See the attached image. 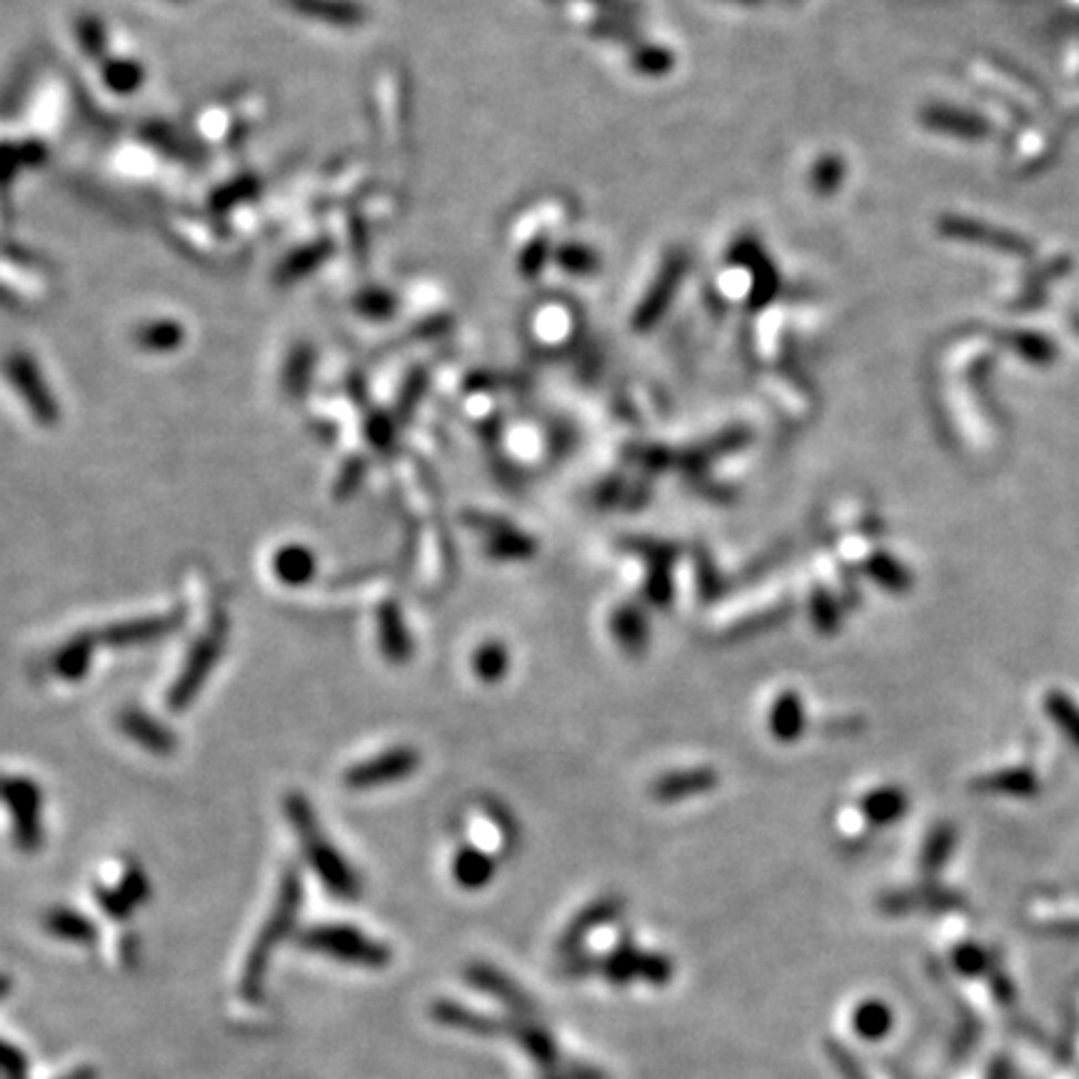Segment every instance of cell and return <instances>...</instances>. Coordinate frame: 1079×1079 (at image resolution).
<instances>
[{
  "instance_id": "obj_10",
  "label": "cell",
  "mask_w": 1079,
  "mask_h": 1079,
  "mask_svg": "<svg viewBox=\"0 0 1079 1079\" xmlns=\"http://www.w3.org/2000/svg\"><path fill=\"white\" fill-rule=\"evenodd\" d=\"M715 782H718L715 780V772L705 770V768L672 772L655 784L652 794L655 798L665 800V802H670V800H678V798H688V794H698V792L710 790Z\"/></svg>"
},
{
  "instance_id": "obj_7",
  "label": "cell",
  "mask_w": 1079,
  "mask_h": 1079,
  "mask_svg": "<svg viewBox=\"0 0 1079 1079\" xmlns=\"http://www.w3.org/2000/svg\"><path fill=\"white\" fill-rule=\"evenodd\" d=\"M97 647H101V643H97L95 633L75 635L58 647V650L51 655V660H48V665H51V670L58 680L81 682L88 675V670H91L93 655Z\"/></svg>"
},
{
  "instance_id": "obj_13",
  "label": "cell",
  "mask_w": 1079,
  "mask_h": 1079,
  "mask_svg": "<svg viewBox=\"0 0 1079 1079\" xmlns=\"http://www.w3.org/2000/svg\"><path fill=\"white\" fill-rule=\"evenodd\" d=\"M979 790L1025 798V794L1037 792V780L1035 774L1025 768H1009V770H997L993 774H987V778H983V782H979Z\"/></svg>"
},
{
  "instance_id": "obj_21",
  "label": "cell",
  "mask_w": 1079,
  "mask_h": 1079,
  "mask_svg": "<svg viewBox=\"0 0 1079 1079\" xmlns=\"http://www.w3.org/2000/svg\"><path fill=\"white\" fill-rule=\"evenodd\" d=\"M615 627H617V635L625 637L627 630H633V643L635 645H640L645 640V623H643V617L637 620V615H633L630 610H623L620 617L615 620Z\"/></svg>"
},
{
  "instance_id": "obj_2",
  "label": "cell",
  "mask_w": 1079,
  "mask_h": 1079,
  "mask_svg": "<svg viewBox=\"0 0 1079 1079\" xmlns=\"http://www.w3.org/2000/svg\"><path fill=\"white\" fill-rule=\"evenodd\" d=\"M225 645H228V617H225V613H220L213 617L208 627H205L198 637H195L188 655H185V662L181 667L178 678H175V682L168 690L171 710L181 712L195 700V695L203 690L205 680L210 678L215 665H218V660L223 657Z\"/></svg>"
},
{
  "instance_id": "obj_15",
  "label": "cell",
  "mask_w": 1079,
  "mask_h": 1079,
  "mask_svg": "<svg viewBox=\"0 0 1079 1079\" xmlns=\"http://www.w3.org/2000/svg\"><path fill=\"white\" fill-rule=\"evenodd\" d=\"M1045 710L1049 715V720H1052L1057 728L1065 732V738L1079 750V708L1072 702V698L1059 690L1047 692Z\"/></svg>"
},
{
  "instance_id": "obj_19",
  "label": "cell",
  "mask_w": 1079,
  "mask_h": 1079,
  "mask_svg": "<svg viewBox=\"0 0 1079 1079\" xmlns=\"http://www.w3.org/2000/svg\"><path fill=\"white\" fill-rule=\"evenodd\" d=\"M932 125H937L942 127V131H953V133H963V135H985L987 133V125L985 123H979L977 117H969V115H957V113H949V111H929L927 113Z\"/></svg>"
},
{
  "instance_id": "obj_9",
  "label": "cell",
  "mask_w": 1079,
  "mask_h": 1079,
  "mask_svg": "<svg viewBox=\"0 0 1079 1079\" xmlns=\"http://www.w3.org/2000/svg\"><path fill=\"white\" fill-rule=\"evenodd\" d=\"M316 555L306 545H286L273 555V573L288 587L308 585L316 575Z\"/></svg>"
},
{
  "instance_id": "obj_8",
  "label": "cell",
  "mask_w": 1079,
  "mask_h": 1079,
  "mask_svg": "<svg viewBox=\"0 0 1079 1079\" xmlns=\"http://www.w3.org/2000/svg\"><path fill=\"white\" fill-rule=\"evenodd\" d=\"M378 637H380V650L388 657L390 662H405L410 652H413V643H410V633L405 623H402V613L395 603L380 605L378 610Z\"/></svg>"
},
{
  "instance_id": "obj_11",
  "label": "cell",
  "mask_w": 1079,
  "mask_h": 1079,
  "mask_svg": "<svg viewBox=\"0 0 1079 1079\" xmlns=\"http://www.w3.org/2000/svg\"><path fill=\"white\" fill-rule=\"evenodd\" d=\"M770 728L774 738L792 742L804 730V705L794 692H782L770 710Z\"/></svg>"
},
{
  "instance_id": "obj_5",
  "label": "cell",
  "mask_w": 1079,
  "mask_h": 1079,
  "mask_svg": "<svg viewBox=\"0 0 1079 1079\" xmlns=\"http://www.w3.org/2000/svg\"><path fill=\"white\" fill-rule=\"evenodd\" d=\"M181 625H183V613L173 610L165 615L133 617V620L107 625L103 630H97L95 637L97 643L107 647H145L171 637Z\"/></svg>"
},
{
  "instance_id": "obj_3",
  "label": "cell",
  "mask_w": 1079,
  "mask_h": 1079,
  "mask_svg": "<svg viewBox=\"0 0 1079 1079\" xmlns=\"http://www.w3.org/2000/svg\"><path fill=\"white\" fill-rule=\"evenodd\" d=\"M0 804L11 818L18 850L35 852L43 845V790L28 774H0Z\"/></svg>"
},
{
  "instance_id": "obj_1",
  "label": "cell",
  "mask_w": 1079,
  "mask_h": 1079,
  "mask_svg": "<svg viewBox=\"0 0 1079 1079\" xmlns=\"http://www.w3.org/2000/svg\"><path fill=\"white\" fill-rule=\"evenodd\" d=\"M286 815L288 822L296 830V835L300 840L302 850H306V857L312 865V870L318 872L326 882L328 890L338 892V895H356L358 892V880L352 875V870L346 865L340 852L330 845V840L326 837V832L318 825L316 810L310 808V802L306 794L290 792L286 798Z\"/></svg>"
},
{
  "instance_id": "obj_20",
  "label": "cell",
  "mask_w": 1079,
  "mask_h": 1079,
  "mask_svg": "<svg viewBox=\"0 0 1079 1079\" xmlns=\"http://www.w3.org/2000/svg\"><path fill=\"white\" fill-rule=\"evenodd\" d=\"M949 845H953V832H949V828L937 830L935 835L929 837V845H927V862H929V865H942V862H945V855H947Z\"/></svg>"
},
{
  "instance_id": "obj_18",
  "label": "cell",
  "mask_w": 1079,
  "mask_h": 1079,
  "mask_svg": "<svg viewBox=\"0 0 1079 1079\" xmlns=\"http://www.w3.org/2000/svg\"><path fill=\"white\" fill-rule=\"evenodd\" d=\"M867 571L877 583L890 587V590H905V587L910 585V573L885 553L872 557V561L867 563Z\"/></svg>"
},
{
  "instance_id": "obj_16",
  "label": "cell",
  "mask_w": 1079,
  "mask_h": 1079,
  "mask_svg": "<svg viewBox=\"0 0 1079 1079\" xmlns=\"http://www.w3.org/2000/svg\"><path fill=\"white\" fill-rule=\"evenodd\" d=\"M510 657L503 643H485L480 645L473 655V670L480 680L497 682L507 672Z\"/></svg>"
},
{
  "instance_id": "obj_12",
  "label": "cell",
  "mask_w": 1079,
  "mask_h": 1079,
  "mask_svg": "<svg viewBox=\"0 0 1079 1079\" xmlns=\"http://www.w3.org/2000/svg\"><path fill=\"white\" fill-rule=\"evenodd\" d=\"M907 810V794L897 788H877L865 794L862 800V812L875 825H890L897 818L905 815Z\"/></svg>"
},
{
  "instance_id": "obj_14",
  "label": "cell",
  "mask_w": 1079,
  "mask_h": 1079,
  "mask_svg": "<svg viewBox=\"0 0 1079 1079\" xmlns=\"http://www.w3.org/2000/svg\"><path fill=\"white\" fill-rule=\"evenodd\" d=\"M945 233L959 235V238H973L975 243H987V245H995V248L1013 250V253H1027L1029 250L1027 245L1023 243V238H1015V235L1003 233V230L985 228V225L955 220V223H945Z\"/></svg>"
},
{
  "instance_id": "obj_4",
  "label": "cell",
  "mask_w": 1079,
  "mask_h": 1079,
  "mask_svg": "<svg viewBox=\"0 0 1079 1079\" xmlns=\"http://www.w3.org/2000/svg\"><path fill=\"white\" fill-rule=\"evenodd\" d=\"M418 752L413 748H390L366 762L352 764L342 774V782L350 790H376L386 784L405 780L418 768Z\"/></svg>"
},
{
  "instance_id": "obj_6",
  "label": "cell",
  "mask_w": 1079,
  "mask_h": 1079,
  "mask_svg": "<svg viewBox=\"0 0 1079 1079\" xmlns=\"http://www.w3.org/2000/svg\"><path fill=\"white\" fill-rule=\"evenodd\" d=\"M117 728L123 730L125 738H131L135 744L153 754H171L175 750V734L171 728H165L141 708H125L117 715Z\"/></svg>"
},
{
  "instance_id": "obj_17",
  "label": "cell",
  "mask_w": 1079,
  "mask_h": 1079,
  "mask_svg": "<svg viewBox=\"0 0 1079 1079\" xmlns=\"http://www.w3.org/2000/svg\"><path fill=\"white\" fill-rule=\"evenodd\" d=\"M453 867H455L458 882H463V885H467V887L485 885L490 875H493V862L487 860V855H483L480 850H470V847L460 852V855L455 857Z\"/></svg>"
}]
</instances>
